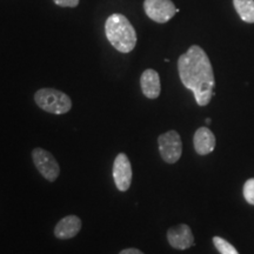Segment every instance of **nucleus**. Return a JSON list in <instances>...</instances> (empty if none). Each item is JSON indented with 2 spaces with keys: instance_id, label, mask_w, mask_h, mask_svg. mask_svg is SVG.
<instances>
[{
  "instance_id": "1",
  "label": "nucleus",
  "mask_w": 254,
  "mask_h": 254,
  "mask_svg": "<svg viewBox=\"0 0 254 254\" xmlns=\"http://www.w3.org/2000/svg\"><path fill=\"white\" fill-rule=\"evenodd\" d=\"M178 72L183 85L194 94L199 106H206L214 95L215 79L208 56L198 45L190 46L178 60Z\"/></svg>"
},
{
  "instance_id": "14",
  "label": "nucleus",
  "mask_w": 254,
  "mask_h": 254,
  "mask_svg": "<svg viewBox=\"0 0 254 254\" xmlns=\"http://www.w3.org/2000/svg\"><path fill=\"white\" fill-rule=\"evenodd\" d=\"M244 198L250 205L254 206V178H251V179L247 180L244 185L243 189Z\"/></svg>"
},
{
  "instance_id": "13",
  "label": "nucleus",
  "mask_w": 254,
  "mask_h": 254,
  "mask_svg": "<svg viewBox=\"0 0 254 254\" xmlns=\"http://www.w3.org/2000/svg\"><path fill=\"white\" fill-rule=\"evenodd\" d=\"M213 244L220 254H239L236 247L228 243L227 240H225L224 238L213 237Z\"/></svg>"
},
{
  "instance_id": "16",
  "label": "nucleus",
  "mask_w": 254,
  "mask_h": 254,
  "mask_svg": "<svg viewBox=\"0 0 254 254\" xmlns=\"http://www.w3.org/2000/svg\"><path fill=\"white\" fill-rule=\"evenodd\" d=\"M119 254H144L141 252L140 250H136V249H126V250H123L122 252Z\"/></svg>"
},
{
  "instance_id": "7",
  "label": "nucleus",
  "mask_w": 254,
  "mask_h": 254,
  "mask_svg": "<svg viewBox=\"0 0 254 254\" xmlns=\"http://www.w3.org/2000/svg\"><path fill=\"white\" fill-rule=\"evenodd\" d=\"M113 179L117 189L126 192L131 187L132 166L125 153H119L113 163Z\"/></svg>"
},
{
  "instance_id": "4",
  "label": "nucleus",
  "mask_w": 254,
  "mask_h": 254,
  "mask_svg": "<svg viewBox=\"0 0 254 254\" xmlns=\"http://www.w3.org/2000/svg\"><path fill=\"white\" fill-rule=\"evenodd\" d=\"M159 152L165 163L174 164L179 160L183 153V142L179 133L168 131L158 138Z\"/></svg>"
},
{
  "instance_id": "12",
  "label": "nucleus",
  "mask_w": 254,
  "mask_h": 254,
  "mask_svg": "<svg viewBox=\"0 0 254 254\" xmlns=\"http://www.w3.org/2000/svg\"><path fill=\"white\" fill-rule=\"evenodd\" d=\"M233 5L241 20L254 24V0H233Z\"/></svg>"
},
{
  "instance_id": "15",
  "label": "nucleus",
  "mask_w": 254,
  "mask_h": 254,
  "mask_svg": "<svg viewBox=\"0 0 254 254\" xmlns=\"http://www.w3.org/2000/svg\"><path fill=\"white\" fill-rule=\"evenodd\" d=\"M53 1L62 7H75L79 4V0H53Z\"/></svg>"
},
{
  "instance_id": "11",
  "label": "nucleus",
  "mask_w": 254,
  "mask_h": 254,
  "mask_svg": "<svg viewBox=\"0 0 254 254\" xmlns=\"http://www.w3.org/2000/svg\"><path fill=\"white\" fill-rule=\"evenodd\" d=\"M81 219L77 215H67L56 225L55 236L58 239H71L81 230Z\"/></svg>"
},
{
  "instance_id": "2",
  "label": "nucleus",
  "mask_w": 254,
  "mask_h": 254,
  "mask_svg": "<svg viewBox=\"0 0 254 254\" xmlns=\"http://www.w3.org/2000/svg\"><path fill=\"white\" fill-rule=\"evenodd\" d=\"M107 40L114 49L122 53H129L136 45V32L125 15L114 13L105 24Z\"/></svg>"
},
{
  "instance_id": "8",
  "label": "nucleus",
  "mask_w": 254,
  "mask_h": 254,
  "mask_svg": "<svg viewBox=\"0 0 254 254\" xmlns=\"http://www.w3.org/2000/svg\"><path fill=\"white\" fill-rule=\"evenodd\" d=\"M167 240L176 250H187L194 245V237L189 225L180 224L171 227L167 232Z\"/></svg>"
},
{
  "instance_id": "17",
  "label": "nucleus",
  "mask_w": 254,
  "mask_h": 254,
  "mask_svg": "<svg viewBox=\"0 0 254 254\" xmlns=\"http://www.w3.org/2000/svg\"><path fill=\"white\" fill-rule=\"evenodd\" d=\"M209 123H211V119H209V118L206 119V124H209Z\"/></svg>"
},
{
  "instance_id": "5",
  "label": "nucleus",
  "mask_w": 254,
  "mask_h": 254,
  "mask_svg": "<svg viewBox=\"0 0 254 254\" xmlns=\"http://www.w3.org/2000/svg\"><path fill=\"white\" fill-rule=\"evenodd\" d=\"M32 159L34 166L47 182H56L57 178L59 177L60 167L52 153L44 148L37 147L32 151Z\"/></svg>"
},
{
  "instance_id": "6",
  "label": "nucleus",
  "mask_w": 254,
  "mask_h": 254,
  "mask_svg": "<svg viewBox=\"0 0 254 254\" xmlns=\"http://www.w3.org/2000/svg\"><path fill=\"white\" fill-rule=\"evenodd\" d=\"M144 9L148 18L159 24L167 23L179 12L171 0H145Z\"/></svg>"
},
{
  "instance_id": "3",
  "label": "nucleus",
  "mask_w": 254,
  "mask_h": 254,
  "mask_svg": "<svg viewBox=\"0 0 254 254\" xmlns=\"http://www.w3.org/2000/svg\"><path fill=\"white\" fill-rule=\"evenodd\" d=\"M34 101L41 110L52 114H65L72 109L71 98L55 88H41L37 91Z\"/></svg>"
},
{
  "instance_id": "9",
  "label": "nucleus",
  "mask_w": 254,
  "mask_h": 254,
  "mask_svg": "<svg viewBox=\"0 0 254 254\" xmlns=\"http://www.w3.org/2000/svg\"><path fill=\"white\" fill-rule=\"evenodd\" d=\"M215 144V135L208 127H200L196 129L193 136V145L194 150L200 155H207L214 151Z\"/></svg>"
},
{
  "instance_id": "10",
  "label": "nucleus",
  "mask_w": 254,
  "mask_h": 254,
  "mask_svg": "<svg viewBox=\"0 0 254 254\" xmlns=\"http://www.w3.org/2000/svg\"><path fill=\"white\" fill-rule=\"evenodd\" d=\"M140 86L141 91L146 98L148 99H157L160 95L161 85H160V77L158 72L154 69L148 68L142 72L140 78Z\"/></svg>"
}]
</instances>
